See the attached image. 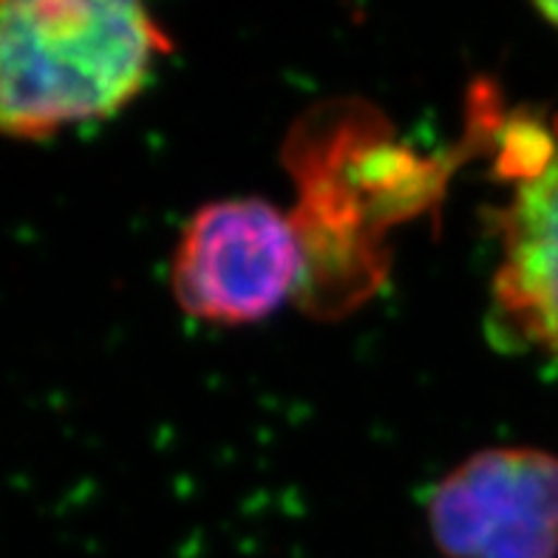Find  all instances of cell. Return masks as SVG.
Returning <instances> with one entry per match:
<instances>
[{
  "instance_id": "1",
  "label": "cell",
  "mask_w": 558,
  "mask_h": 558,
  "mask_svg": "<svg viewBox=\"0 0 558 558\" xmlns=\"http://www.w3.org/2000/svg\"><path fill=\"white\" fill-rule=\"evenodd\" d=\"M168 49L145 0H0V136L37 142L108 120Z\"/></svg>"
},
{
  "instance_id": "2",
  "label": "cell",
  "mask_w": 558,
  "mask_h": 558,
  "mask_svg": "<svg viewBox=\"0 0 558 558\" xmlns=\"http://www.w3.org/2000/svg\"><path fill=\"white\" fill-rule=\"evenodd\" d=\"M301 276L304 250L295 227L264 198H221L202 207L170 264L179 306L227 326L272 315Z\"/></svg>"
},
{
  "instance_id": "3",
  "label": "cell",
  "mask_w": 558,
  "mask_h": 558,
  "mask_svg": "<svg viewBox=\"0 0 558 558\" xmlns=\"http://www.w3.org/2000/svg\"><path fill=\"white\" fill-rule=\"evenodd\" d=\"M451 558H558V460L536 448H488L457 465L428 502Z\"/></svg>"
},
{
  "instance_id": "4",
  "label": "cell",
  "mask_w": 558,
  "mask_h": 558,
  "mask_svg": "<svg viewBox=\"0 0 558 558\" xmlns=\"http://www.w3.org/2000/svg\"><path fill=\"white\" fill-rule=\"evenodd\" d=\"M502 162L513 191L499 219L496 310L513 332L558 357V117L510 128Z\"/></svg>"
},
{
  "instance_id": "5",
  "label": "cell",
  "mask_w": 558,
  "mask_h": 558,
  "mask_svg": "<svg viewBox=\"0 0 558 558\" xmlns=\"http://www.w3.org/2000/svg\"><path fill=\"white\" fill-rule=\"evenodd\" d=\"M536 7L553 26H558V0H536Z\"/></svg>"
}]
</instances>
